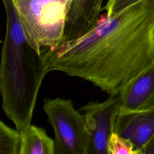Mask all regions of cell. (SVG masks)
Returning a JSON list of instances; mask_svg holds the SVG:
<instances>
[{
    "mask_svg": "<svg viewBox=\"0 0 154 154\" xmlns=\"http://www.w3.org/2000/svg\"><path fill=\"white\" fill-rule=\"evenodd\" d=\"M140 154H154V135L140 150Z\"/></svg>",
    "mask_w": 154,
    "mask_h": 154,
    "instance_id": "cell-13",
    "label": "cell"
},
{
    "mask_svg": "<svg viewBox=\"0 0 154 154\" xmlns=\"http://www.w3.org/2000/svg\"><path fill=\"white\" fill-rule=\"evenodd\" d=\"M20 134L19 154H54V140L43 128L31 124Z\"/></svg>",
    "mask_w": 154,
    "mask_h": 154,
    "instance_id": "cell-9",
    "label": "cell"
},
{
    "mask_svg": "<svg viewBox=\"0 0 154 154\" xmlns=\"http://www.w3.org/2000/svg\"><path fill=\"white\" fill-rule=\"evenodd\" d=\"M141 0H108L106 4L102 8L106 11V16H111L127 7L140 1Z\"/></svg>",
    "mask_w": 154,
    "mask_h": 154,
    "instance_id": "cell-12",
    "label": "cell"
},
{
    "mask_svg": "<svg viewBox=\"0 0 154 154\" xmlns=\"http://www.w3.org/2000/svg\"><path fill=\"white\" fill-rule=\"evenodd\" d=\"M63 36L60 43L82 36L97 23L102 11L103 0H70Z\"/></svg>",
    "mask_w": 154,
    "mask_h": 154,
    "instance_id": "cell-8",
    "label": "cell"
},
{
    "mask_svg": "<svg viewBox=\"0 0 154 154\" xmlns=\"http://www.w3.org/2000/svg\"><path fill=\"white\" fill-rule=\"evenodd\" d=\"M6 32L0 61L2 108L19 132L31 124L37 94L48 73L41 52L29 43L14 0H2Z\"/></svg>",
    "mask_w": 154,
    "mask_h": 154,
    "instance_id": "cell-2",
    "label": "cell"
},
{
    "mask_svg": "<svg viewBox=\"0 0 154 154\" xmlns=\"http://www.w3.org/2000/svg\"><path fill=\"white\" fill-rule=\"evenodd\" d=\"M20 132L5 125L0 119V154H19Z\"/></svg>",
    "mask_w": 154,
    "mask_h": 154,
    "instance_id": "cell-10",
    "label": "cell"
},
{
    "mask_svg": "<svg viewBox=\"0 0 154 154\" xmlns=\"http://www.w3.org/2000/svg\"><path fill=\"white\" fill-rule=\"evenodd\" d=\"M108 154H139L132 143L116 132H112L108 143Z\"/></svg>",
    "mask_w": 154,
    "mask_h": 154,
    "instance_id": "cell-11",
    "label": "cell"
},
{
    "mask_svg": "<svg viewBox=\"0 0 154 154\" xmlns=\"http://www.w3.org/2000/svg\"><path fill=\"white\" fill-rule=\"evenodd\" d=\"M48 72L90 82L110 96L154 60V0L99 19L78 38L41 50Z\"/></svg>",
    "mask_w": 154,
    "mask_h": 154,
    "instance_id": "cell-1",
    "label": "cell"
},
{
    "mask_svg": "<svg viewBox=\"0 0 154 154\" xmlns=\"http://www.w3.org/2000/svg\"><path fill=\"white\" fill-rule=\"evenodd\" d=\"M114 132L129 140L140 154V150L154 135V105L140 111L119 112Z\"/></svg>",
    "mask_w": 154,
    "mask_h": 154,
    "instance_id": "cell-7",
    "label": "cell"
},
{
    "mask_svg": "<svg viewBox=\"0 0 154 154\" xmlns=\"http://www.w3.org/2000/svg\"><path fill=\"white\" fill-rule=\"evenodd\" d=\"M119 112L146 109L154 105V60L128 81L118 94Z\"/></svg>",
    "mask_w": 154,
    "mask_h": 154,
    "instance_id": "cell-6",
    "label": "cell"
},
{
    "mask_svg": "<svg viewBox=\"0 0 154 154\" xmlns=\"http://www.w3.org/2000/svg\"><path fill=\"white\" fill-rule=\"evenodd\" d=\"M79 111L85 116L88 154H108V140L119 112L118 95H109L102 102H88Z\"/></svg>",
    "mask_w": 154,
    "mask_h": 154,
    "instance_id": "cell-5",
    "label": "cell"
},
{
    "mask_svg": "<svg viewBox=\"0 0 154 154\" xmlns=\"http://www.w3.org/2000/svg\"><path fill=\"white\" fill-rule=\"evenodd\" d=\"M43 110L54 132V154H88L85 116L71 99H46Z\"/></svg>",
    "mask_w": 154,
    "mask_h": 154,
    "instance_id": "cell-4",
    "label": "cell"
},
{
    "mask_svg": "<svg viewBox=\"0 0 154 154\" xmlns=\"http://www.w3.org/2000/svg\"><path fill=\"white\" fill-rule=\"evenodd\" d=\"M29 43L37 51L55 46L63 39L70 0H14Z\"/></svg>",
    "mask_w": 154,
    "mask_h": 154,
    "instance_id": "cell-3",
    "label": "cell"
}]
</instances>
